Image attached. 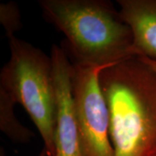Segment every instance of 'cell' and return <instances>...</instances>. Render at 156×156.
<instances>
[{
    "instance_id": "8992f818",
    "label": "cell",
    "mask_w": 156,
    "mask_h": 156,
    "mask_svg": "<svg viewBox=\"0 0 156 156\" xmlns=\"http://www.w3.org/2000/svg\"><path fill=\"white\" fill-rule=\"evenodd\" d=\"M120 14L133 36L135 56L156 59V0H118Z\"/></svg>"
},
{
    "instance_id": "52a82bcc",
    "label": "cell",
    "mask_w": 156,
    "mask_h": 156,
    "mask_svg": "<svg viewBox=\"0 0 156 156\" xmlns=\"http://www.w3.org/2000/svg\"><path fill=\"white\" fill-rule=\"evenodd\" d=\"M15 101L0 88V129L14 142L28 143L35 136L19 122L15 114Z\"/></svg>"
},
{
    "instance_id": "ba28073f",
    "label": "cell",
    "mask_w": 156,
    "mask_h": 156,
    "mask_svg": "<svg viewBox=\"0 0 156 156\" xmlns=\"http://www.w3.org/2000/svg\"><path fill=\"white\" fill-rule=\"evenodd\" d=\"M0 23L7 38L15 36V33L23 27L20 11L16 3L9 2L0 5Z\"/></svg>"
},
{
    "instance_id": "6da1fadb",
    "label": "cell",
    "mask_w": 156,
    "mask_h": 156,
    "mask_svg": "<svg viewBox=\"0 0 156 156\" xmlns=\"http://www.w3.org/2000/svg\"><path fill=\"white\" fill-rule=\"evenodd\" d=\"M99 81L114 156H156V72L134 56L105 68Z\"/></svg>"
},
{
    "instance_id": "5b68a950",
    "label": "cell",
    "mask_w": 156,
    "mask_h": 156,
    "mask_svg": "<svg viewBox=\"0 0 156 156\" xmlns=\"http://www.w3.org/2000/svg\"><path fill=\"white\" fill-rule=\"evenodd\" d=\"M50 56L56 97L55 156H83L72 93V62L57 45L52 46Z\"/></svg>"
},
{
    "instance_id": "30bf717a",
    "label": "cell",
    "mask_w": 156,
    "mask_h": 156,
    "mask_svg": "<svg viewBox=\"0 0 156 156\" xmlns=\"http://www.w3.org/2000/svg\"><path fill=\"white\" fill-rule=\"evenodd\" d=\"M38 156H47V153H46V150H45L44 147V149L41 151V152L39 153V155Z\"/></svg>"
},
{
    "instance_id": "7a4b0ae2",
    "label": "cell",
    "mask_w": 156,
    "mask_h": 156,
    "mask_svg": "<svg viewBox=\"0 0 156 156\" xmlns=\"http://www.w3.org/2000/svg\"><path fill=\"white\" fill-rule=\"evenodd\" d=\"M46 21L65 36L62 48L73 63L107 68L134 57L133 36L112 2L41 0Z\"/></svg>"
},
{
    "instance_id": "9c48e42d",
    "label": "cell",
    "mask_w": 156,
    "mask_h": 156,
    "mask_svg": "<svg viewBox=\"0 0 156 156\" xmlns=\"http://www.w3.org/2000/svg\"><path fill=\"white\" fill-rule=\"evenodd\" d=\"M143 62L145 64H147L148 67H150L152 69L156 72V59H153V58H150L146 56H136Z\"/></svg>"
},
{
    "instance_id": "277c9868",
    "label": "cell",
    "mask_w": 156,
    "mask_h": 156,
    "mask_svg": "<svg viewBox=\"0 0 156 156\" xmlns=\"http://www.w3.org/2000/svg\"><path fill=\"white\" fill-rule=\"evenodd\" d=\"M104 69L72 62V93L83 156H114L108 108L99 81Z\"/></svg>"
},
{
    "instance_id": "3957f363",
    "label": "cell",
    "mask_w": 156,
    "mask_h": 156,
    "mask_svg": "<svg viewBox=\"0 0 156 156\" xmlns=\"http://www.w3.org/2000/svg\"><path fill=\"white\" fill-rule=\"evenodd\" d=\"M8 40L11 56L1 69L0 88L22 105L41 136L47 156H55L56 97L51 58L15 36Z\"/></svg>"
}]
</instances>
